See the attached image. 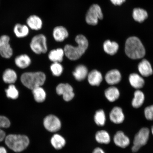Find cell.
Returning a JSON list of instances; mask_svg holds the SVG:
<instances>
[{"mask_svg": "<svg viewBox=\"0 0 153 153\" xmlns=\"http://www.w3.org/2000/svg\"><path fill=\"white\" fill-rule=\"evenodd\" d=\"M51 143L53 148L56 150H60L65 146L66 141L62 136L55 134L51 137Z\"/></svg>", "mask_w": 153, "mask_h": 153, "instance_id": "obj_24", "label": "cell"}, {"mask_svg": "<svg viewBox=\"0 0 153 153\" xmlns=\"http://www.w3.org/2000/svg\"><path fill=\"white\" fill-rule=\"evenodd\" d=\"M103 15L101 7L98 5L94 4L90 7L86 13L85 20L88 24L95 26L99 20H102Z\"/></svg>", "mask_w": 153, "mask_h": 153, "instance_id": "obj_6", "label": "cell"}, {"mask_svg": "<svg viewBox=\"0 0 153 153\" xmlns=\"http://www.w3.org/2000/svg\"><path fill=\"white\" fill-rule=\"evenodd\" d=\"M152 134L153 135V127H152Z\"/></svg>", "mask_w": 153, "mask_h": 153, "instance_id": "obj_40", "label": "cell"}, {"mask_svg": "<svg viewBox=\"0 0 153 153\" xmlns=\"http://www.w3.org/2000/svg\"><path fill=\"white\" fill-rule=\"evenodd\" d=\"M139 71L141 75L147 77L153 74V70L151 65L146 59H143L138 65Z\"/></svg>", "mask_w": 153, "mask_h": 153, "instance_id": "obj_18", "label": "cell"}, {"mask_svg": "<svg viewBox=\"0 0 153 153\" xmlns=\"http://www.w3.org/2000/svg\"><path fill=\"white\" fill-rule=\"evenodd\" d=\"M64 55V49L59 48L51 51L49 53L48 58L53 62L60 63L63 61Z\"/></svg>", "mask_w": 153, "mask_h": 153, "instance_id": "obj_19", "label": "cell"}, {"mask_svg": "<svg viewBox=\"0 0 153 153\" xmlns=\"http://www.w3.org/2000/svg\"><path fill=\"white\" fill-rule=\"evenodd\" d=\"M28 27L35 30H39L42 28V20L37 15H30L26 21Z\"/></svg>", "mask_w": 153, "mask_h": 153, "instance_id": "obj_12", "label": "cell"}, {"mask_svg": "<svg viewBox=\"0 0 153 153\" xmlns=\"http://www.w3.org/2000/svg\"><path fill=\"white\" fill-rule=\"evenodd\" d=\"M95 139L97 142L100 143L108 144L110 141L109 134L106 131H97L95 135Z\"/></svg>", "mask_w": 153, "mask_h": 153, "instance_id": "obj_30", "label": "cell"}, {"mask_svg": "<svg viewBox=\"0 0 153 153\" xmlns=\"http://www.w3.org/2000/svg\"><path fill=\"white\" fill-rule=\"evenodd\" d=\"M44 127L48 131L55 132L59 131L61 128V122L59 118L54 115L48 116L44 120Z\"/></svg>", "mask_w": 153, "mask_h": 153, "instance_id": "obj_8", "label": "cell"}, {"mask_svg": "<svg viewBox=\"0 0 153 153\" xmlns=\"http://www.w3.org/2000/svg\"><path fill=\"white\" fill-rule=\"evenodd\" d=\"M10 38L4 35L0 37V55L4 58L9 59L12 56L13 51L9 43Z\"/></svg>", "mask_w": 153, "mask_h": 153, "instance_id": "obj_10", "label": "cell"}, {"mask_svg": "<svg viewBox=\"0 0 153 153\" xmlns=\"http://www.w3.org/2000/svg\"><path fill=\"white\" fill-rule=\"evenodd\" d=\"M110 1L114 5H120L125 2L126 0H110Z\"/></svg>", "mask_w": 153, "mask_h": 153, "instance_id": "obj_36", "label": "cell"}, {"mask_svg": "<svg viewBox=\"0 0 153 153\" xmlns=\"http://www.w3.org/2000/svg\"><path fill=\"white\" fill-rule=\"evenodd\" d=\"M105 78L109 85H114L119 83L121 79V75L119 71L113 70L107 73Z\"/></svg>", "mask_w": 153, "mask_h": 153, "instance_id": "obj_15", "label": "cell"}, {"mask_svg": "<svg viewBox=\"0 0 153 153\" xmlns=\"http://www.w3.org/2000/svg\"><path fill=\"white\" fill-rule=\"evenodd\" d=\"M125 52L129 58L133 59H141L145 55V50L141 42L136 37H129L125 44Z\"/></svg>", "mask_w": 153, "mask_h": 153, "instance_id": "obj_2", "label": "cell"}, {"mask_svg": "<svg viewBox=\"0 0 153 153\" xmlns=\"http://www.w3.org/2000/svg\"><path fill=\"white\" fill-rule=\"evenodd\" d=\"M120 95L119 90L115 87H110L105 91V96L110 102H114L117 100L119 98Z\"/></svg>", "mask_w": 153, "mask_h": 153, "instance_id": "obj_26", "label": "cell"}, {"mask_svg": "<svg viewBox=\"0 0 153 153\" xmlns=\"http://www.w3.org/2000/svg\"><path fill=\"white\" fill-rule=\"evenodd\" d=\"M10 126V122L6 117L0 116V127L7 128Z\"/></svg>", "mask_w": 153, "mask_h": 153, "instance_id": "obj_34", "label": "cell"}, {"mask_svg": "<svg viewBox=\"0 0 153 153\" xmlns=\"http://www.w3.org/2000/svg\"><path fill=\"white\" fill-rule=\"evenodd\" d=\"M15 62L16 65L19 68L24 69L30 65L31 61L28 55L23 54L17 56L15 59Z\"/></svg>", "mask_w": 153, "mask_h": 153, "instance_id": "obj_21", "label": "cell"}, {"mask_svg": "<svg viewBox=\"0 0 153 153\" xmlns=\"http://www.w3.org/2000/svg\"><path fill=\"white\" fill-rule=\"evenodd\" d=\"M93 153H105L102 149L97 148L94 149Z\"/></svg>", "mask_w": 153, "mask_h": 153, "instance_id": "obj_38", "label": "cell"}, {"mask_svg": "<svg viewBox=\"0 0 153 153\" xmlns=\"http://www.w3.org/2000/svg\"><path fill=\"white\" fill-rule=\"evenodd\" d=\"M150 134V130L146 128H143L135 135L132 148L133 152H136L141 147L146 145L148 142Z\"/></svg>", "mask_w": 153, "mask_h": 153, "instance_id": "obj_7", "label": "cell"}, {"mask_svg": "<svg viewBox=\"0 0 153 153\" xmlns=\"http://www.w3.org/2000/svg\"><path fill=\"white\" fill-rule=\"evenodd\" d=\"M0 127V142L3 141L6 137L5 132Z\"/></svg>", "mask_w": 153, "mask_h": 153, "instance_id": "obj_37", "label": "cell"}, {"mask_svg": "<svg viewBox=\"0 0 153 153\" xmlns=\"http://www.w3.org/2000/svg\"><path fill=\"white\" fill-rule=\"evenodd\" d=\"M30 47L36 54L46 53L48 51L46 37L43 34H38L34 36L30 42Z\"/></svg>", "mask_w": 153, "mask_h": 153, "instance_id": "obj_5", "label": "cell"}, {"mask_svg": "<svg viewBox=\"0 0 153 153\" xmlns=\"http://www.w3.org/2000/svg\"><path fill=\"white\" fill-rule=\"evenodd\" d=\"M88 81L92 86L100 85L102 80V76L101 73L97 70H93L88 74Z\"/></svg>", "mask_w": 153, "mask_h": 153, "instance_id": "obj_16", "label": "cell"}, {"mask_svg": "<svg viewBox=\"0 0 153 153\" xmlns=\"http://www.w3.org/2000/svg\"><path fill=\"white\" fill-rule=\"evenodd\" d=\"M133 16L135 21L141 23L148 18V14L147 11L144 9L135 8L133 11Z\"/></svg>", "mask_w": 153, "mask_h": 153, "instance_id": "obj_29", "label": "cell"}, {"mask_svg": "<svg viewBox=\"0 0 153 153\" xmlns=\"http://www.w3.org/2000/svg\"><path fill=\"white\" fill-rule=\"evenodd\" d=\"M5 92L7 97L9 98L16 99L19 97V91L15 86L13 84L9 86L8 88L6 89Z\"/></svg>", "mask_w": 153, "mask_h": 153, "instance_id": "obj_32", "label": "cell"}, {"mask_svg": "<svg viewBox=\"0 0 153 153\" xmlns=\"http://www.w3.org/2000/svg\"><path fill=\"white\" fill-rule=\"evenodd\" d=\"M3 78L5 83L13 84L15 83L17 79L16 72L11 69L6 70L3 74Z\"/></svg>", "mask_w": 153, "mask_h": 153, "instance_id": "obj_25", "label": "cell"}, {"mask_svg": "<svg viewBox=\"0 0 153 153\" xmlns=\"http://www.w3.org/2000/svg\"><path fill=\"white\" fill-rule=\"evenodd\" d=\"M145 100L144 95L142 91L137 90L134 94L132 105L134 108H138L142 106Z\"/></svg>", "mask_w": 153, "mask_h": 153, "instance_id": "obj_27", "label": "cell"}, {"mask_svg": "<svg viewBox=\"0 0 153 153\" xmlns=\"http://www.w3.org/2000/svg\"><path fill=\"white\" fill-rule=\"evenodd\" d=\"M129 79L131 85L135 89H140L144 85L145 81L143 78L137 74H130Z\"/></svg>", "mask_w": 153, "mask_h": 153, "instance_id": "obj_20", "label": "cell"}, {"mask_svg": "<svg viewBox=\"0 0 153 153\" xmlns=\"http://www.w3.org/2000/svg\"><path fill=\"white\" fill-rule=\"evenodd\" d=\"M6 145L15 152H22L28 146L30 143L28 137L25 135L10 134L5 139Z\"/></svg>", "mask_w": 153, "mask_h": 153, "instance_id": "obj_4", "label": "cell"}, {"mask_svg": "<svg viewBox=\"0 0 153 153\" xmlns=\"http://www.w3.org/2000/svg\"><path fill=\"white\" fill-rule=\"evenodd\" d=\"M103 47L105 52L110 55H114L117 52L119 45L116 42L107 40L105 42Z\"/></svg>", "mask_w": 153, "mask_h": 153, "instance_id": "obj_22", "label": "cell"}, {"mask_svg": "<svg viewBox=\"0 0 153 153\" xmlns=\"http://www.w3.org/2000/svg\"><path fill=\"white\" fill-rule=\"evenodd\" d=\"M0 153H7L6 149L3 147H0Z\"/></svg>", "mask_w": 153, "mask_h": 153, "instance_id": "obj_39", "label": "cell"}, {"mask_svg": "<svg viewBox=\"0 0 153 153\" xmlns=\"http://www.w3.org/2000/svg\"><path fill=\"white\" fill-rule=\"evenodd\" d=\"M94 118L97 125L100 126H104L106 121V117L104 111L102 110L97 111L96 112Z\"/></svg>", "mask_w": 153, "mask_h": 153, "instance_id": "obj_31", "label": "cell"}, {"mask_svg": "<svg viewBox=\"0 0 153 153\" xmlns=\"http://www.w3.org/2000/svg\"><path fill=\"white\" fill-rule=\"evenodd\" d=\"M53 36L55 41L61 42L68 37V30L62 26H57L53 29Z\"/></svg>", "mask_w": 153, "mask_h": 153, "instance_id": "obj_11", "label": "cell"}, {"mask_svg": "<svg viewBox=\"0 0 153 153\" xmlns=\"http://www.w3.org/2000/svg\"><path fill=\"white\" fill-rule=\"evenodd\" d=\"M114 142L117 146L125 148L129 144V139L122 131H118L114 137Z\"/></svg>", "mask_w": 153, "mask_h": 153, "instance_id": "obj_13", "label": "cell"}, {"mask_svg": "<svg viewBox=\"0 0 153 153\" xmlns=\"http://www.w3.org/2000/svg\"><path fill=\"white\" fill-rule=\"evenodd\" d=\"M46 79V76L42 72H28L22 74L21 81L25 87L30 90H33L42 87Z\"/></svg>", "mask_w": 153, "mask_h": 153, "instance_id": "obj_3", "label": "cell"}, {"mask_svg": "<svg viewBox=\"0 0 153 153\" xmlns=\"http://www.w3.org/2000/svg\"><path fill=\"white\" fill-rule=\"evenodd\" d=\"M88 74L87 67L83 65H80L76 66L73 72L74 78L78 81L85 79L88 76Z\"/></svg>", "mask_w": 153, "mask_h": 153, "instance_id": "obj_17", "label": "cell"}, {"mask_svg": "<svg viewBox=\"0 0 153 153\" xmlns=\"http://www.w3.org/2000/svg\"><path fill=\"white\" fill-rule=\"evenodd\" d=\"M110 118L111 121L114 123H122L124 120V116L122 108L118 107H114L111 111Z\"/></svg>", "mask_w": 153, "mask_h": 153, "instance_id": "obj_14", "label": "cell"}, {"mask_svg": "<svg viewBox=\"0 0 153 153\" xmlns=\"http://www.w3.org/2000/svg\"><path fill=\"white\" fill-rule=\"evenodd\" d=\"M75 41L77 46L66 45L64 48L65 54L70 60L74 61L81 58L88 47V41L85 36L79 34L76 36Z\"/></svg>", "mask_w": 153, "mask_h": 153, "instance_id": "obj_1", "label": "cell"}, {"mask_svg": "<svg viewBox=\"0 0 153 153\" xmlns=\"http://www.w3.org/2000/svg\"><path fill=\"white\" fill-rule=\"evenodd\" d=\"M50 68L53 76H61L63 71V66L59 62H53L51 65Z\"/></svg>", "mask_w": 153, "mask_h": 153, "instance_id": "obj_33", "label": "cell"}, {"mask_svg": "<svg viewBox=\"0 0 153 153\" xmlns=\"http://www.w3.org/2000/svg\"><path fill=\"white\" fill-rule=\"evenodd\" d=\"M56 93L59 95H62L65 101H69L74 98V93L71 85L68 83H60L57 85Z\"/></svg>", "mask_w": 153, "mask_h": 153, "instance_id": "obj_9", "label": "cell"}, {"mask_svg": "<svg viewBox=\"0 0 153 153\" xmlns=\"http://www.w3.org/2000/svg\"><path fill=\"white\" fill-rule=\"evenodd\" d=\"M145 117L148 120H153V105L147 107L144 111Z\"/></svg>", "mask_w": 153, "mask_h": 153, "instance_id": "obj_35", "label": "cell"}, {"mask_svg": "<svg viewBox=\"0 0 153 153\" xmlns=\"http://www.w3.org/2000/svg\"><path fill=\"white\" fill-rule=\"evenodd\" d=\"M14 32L17 37L23 38L28 35L29 29L26 25L17 24L15 26Z\"/></svg>", "mask_w": 153, "mask_h": 153, "instance_id": "obj_28", "label": "cell"}, {"mask_svg": "<svg viewBox=\"0 0 153 153\" xmlns=\"http://www.w3.org/2000/svg\"><path fill=\"white\" fill-rule=\"evenodd\" d=\"M34 100L39 103L43 102L46 98V93L41 87H38L32 90Z\"/></svg>", "mask_w": 153, "mask_h": 153, "instance_id": "obj_23", "label": "cell"}]
</instances>
